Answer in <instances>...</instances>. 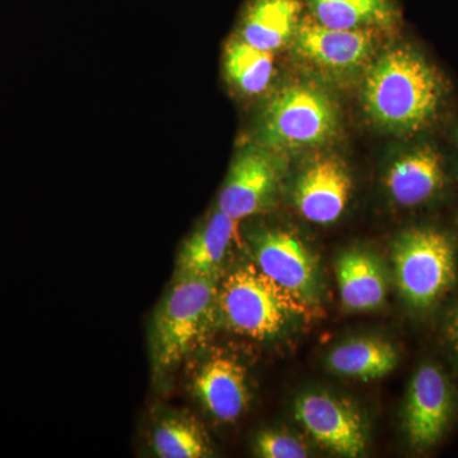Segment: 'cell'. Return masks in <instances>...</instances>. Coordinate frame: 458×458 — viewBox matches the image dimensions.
Listing matches in <instances>:
<instances>
[{
    "label": "cell",
    "mask_w": 458,
    "mask_h": 458,
    "mask_svg": "<svg viewBox=\"0 0 458 458\" xmlns=\"http://www.w3.org/2000/svg\"><path fill=\"white\" fill-rule=\"evenodd\" d=\"M351 191L352 181L345 167L337 159L324 158L303 172L295 201L304 218L327 225L342 216Z\"/></svg>",
    "instance_id": "7c38bea8"
},
{
    "label": "cell",
    "mask_w": 458,
    "mask_h": 458,
    "mask_svg": "<svg viewBox=\"0 0 458 458\" xmlns=\"http://www.w3.org/2000/svg\"><path fill=\"white\" fill-rule=\"evenodd\" d=\"M237 223L221 210L214 213L181 246L174 278L216 279L229 246L236 236Z\"/></svg>",
    "instance_id": "4fadbf2b"
},
{
    "label": "cell",
    "mask_w": 458,
    "mask_h": 458,
    "mask_svg": "<svg viewBox=\"0 0 458 458\" xmlns=\"http://www.w3.org/2000/svg\"><path fill=\"white\" fill-rule=\"evenodd\" d=\"M303 310L302 300L267 278L254 265L232 271L216 292V311L221 312L225 325L254 339L278 335Z\"/></svg>",
    "instance_id": "3957f363"
},
{
    "label": "cell",
    "mask_w": 458,
    "mask_h": 458,
    "mask_svg": "<svg viewBox=\"0 0 458 458\" xmlns=\"http://www.w3.org/2000/svg\"><path fill=\"white\" fill-rule=\"evenodd\" d=\"M152 445L161 458H201L210 454L203 429L194 419L182 415L162 419L153 430Z\"/></svg>",
    "instance_id": "ffe728a7"
},
{
    "label": "cell",
    "mask_w": 458,
    "mask_h": 458,
    "mask_svg": "<svg viewBox=\"0 0 458 458\" xmlns=\"http://www.w3.org/2000/svg\"><path fill=\"white\" fill-rule=\"evenodd\" d=\"M451 417V393L441 370L424 366L410 387L405 427L410 442L428 448L441 439Z\"/></svg>",
    "instance_id": "52a82bcc"
},
{
    "label": "cell",
    "mask_w": 458,
    "mask_h": 458,
    "mask_svg": "<svg viewBox=\"0 0 458 458\" xmlns=\"http://www.w3.org/2000/svg\"><path fill=\"white\" fill-rule=\"evenodd\" d=\"M397 364V352L390 343L375 337H361L337 346L328 357V366L337 373L352 378H381Z\"/></svg>",
    "instance_id": "ac0fdd59"
},
{
    "label": "cell",
    "mask_w": 458,
    "mask_h": 458,
    "mask_svg": "<svg viewBox=\"0 0 458 458\" xmlns=\"http://www.w3.org/2000/svg\"><path fill=\"white\" fill-rule=\"evenodd\" d=\"M442 98L436 71L415 51L399 47L372 66L364 83L367 111L376 123L414 131L433 119Z\"/></svg>",
    "instance_id": "6da1fadb"
},
{
    "label": "cell",
    "mask_w": 458,
    "mask_h": 458,
    "mask_svg": "<svg viewBox=\"0 0 458 458\" xmlns=\"http://www.w3.org/2000/svg\"><path fill=\"white\" fill-rule=\"evenodd\" d=\"M276 181V167L269 157L259 150H246L229 170L218 210L237 222L258 213L273 192Z\"/></svg>",
    "instance_id": "30bf717a"
},
{
    "label": "cell",
    "mask_w": 458,
    "mask_h": 458,
    "mask_svg": "<svg viewBox=\"0 0 458 458\" xmlns=\"http://www.w3.org/2000/svg\"><path fill=\"white\" fill-rule=\"evenodd\" d=\"M192 385L204 408L219 421L237 420L249 405L246 369L228 355L210 357L198 369Z\"/></svg>",
    "instance_id": "8fae6325"
},
{
    "label": "cell",
    "mask_w": 458,
    "mask_h": 458,
    "mask_svg": "<svg viewBox=\"0 0 458 458\" xmlns=\"http://www.w3.org/2000/svg\"><path fill=\"white\" fill-rule=\"evenodd\" d=\"M321 25L337 30L387 29L399 12L393 0H307Z\"/></svg>",
    "instance_id": "e0dca14e"
},
{
    "label": "cell",
    "mask_w": 458,
    "mask_h": 458,
    "mask_svg": "<svg viewBox=\"0 0 458 458\" xmlns=\"http://www.w3.org/2000/svg\"><path fill=\"white\" fill-rule=\"evenodd\" d=\"M300 0H251L241 23V40L258 49H279L297 31Z\"/></svg>",
    "instance_id": "5bb4252c"
},
{
    "label": "cell",
    "mask_w": 458,
    "mask_h": 458,
    "mask_svg": "<svg viewBox=\"0 0 458 458\" xmlns=\"http://www.w3.org/2000/svg\"><path fill=\"white\" fill-rule=\"evenodd\" d=\"M294 411L310 436L327 450L352 458L366 451L363 419L348 401L327 394H307L295 401Z\"/></svg>",
    "instance_id": "8992f818"
},
{
    "label": "cell",
    "mask_w": 458,
    "mask_h": 458,
    "mask_svg": "<svg viewBox=\"0 0 458 458\" xmlns=\"http://www.w3.org/2000/svg\"><path fill=\"white\" fill-rule=\"evenodd\" d=\"M343 303L352 311H369L384 302L386 282L381 265L363 251L344 254L336 265Z\"/></svg>",
    "instance_id": "2e32d148"
},
{
    "label": "cell",
    "mask_w": 458,
    "mask_h": 458,
    "mask_svg": "<svg viewBox=\"0 0 458 458\" xmlns=\"http://www.w3.org/2000/svg\"><path fill=\"white\" fill-rule=\"evenodd\" d=\"M441 157L426 147L401 157L387 176L391 197L403 207H417L433 197L443 182Z\"/></svg>",
    "instance_id": "9a60e30c"
},
{
    "label": "cell",
    "mask_w": 458,
    "mask_h": 458,
    "mask_svg": "<svg viewBox=\"0 0 458 458\" xmlns=\"http://www.w3.org/2000/svg\"><path fill=\"white\" fill-rule=\"evenodd\" d=\"M448 336H450L452 346H454V352H456L458 355V307L450 319Z\"/></svg>",
    "instance_id": "7402d4cb"
},
{
    "label": "cell",
    "mask_w": 458,
    "mask_h": 458,
    "mask_svg": "<svg viewBox=\"0 0 458 458\" xmlns=\"http://www.w3.org/2000/svg\"><path fill=\"white\" fill-rule=\"evenodd\" d=\"M256 454L264 458H304L309 451L302 442L279 432H264L256 439Z\"/></svg>",
    "instance_id": "44dd1931"
},
{
    "label": "cell",
    "mask_w": 458,
    "mask_h": 458,
    "mask_svg": "<svg viewBox=\"0 0 458 458\" xmlns=\"http://www.w3.org/2000/svg\"><path fill=\"white\" fill-rule=\"evenodd\" d=\"M255 258L261 273L300 300L315 292V260L297 237L285 232L265 233L256 243Z\"/></svg>",
    "instance_id": "9c48e42d"
},
{
    "label": "cell",
    "mask_w": 458,
    "mask_h": 458,
    "mask_svg": "<svg viewBox=\"0 0 458 458\" xmlns=\"http://www.w3.org/2000/svg\"><path fill=\"white\" fill-rule=\"evenodd\" d=\"M216 279L174 278L150 325V358L156 373H167L200 342L216 310Z\"/></svg>",
    "instance_id": "7a4b0ae2"
},
{
    "label": "cell",
    "mask_w": 458,
    "mask_h": 458,
    "mask_svg": "<svg viewBox=\"0 0 458 458\" xmlns=\"http://www.w3.org/2000/svg\"><path fill=\"white\" fill-rule=\"evenodd\" d=\"M370 30H337L306 20L295 31L298 53L327 71H349L360 65L372 50Z\"/></svg>",
    "instance_id": "ba28073f"
},
{
    "label": "cell",
    "mask_w": 458,
    "mask_h": 458,
    "mask_svg": "<svg viewBox=\"0 0 458 458\" xmlns=\"http://www.w3.org/2000/svg\"><path fill=\"white\" fill-rule=\"evenodd\" d=\"M394 264L401 293L417 307L436 302L456 276L450 240L432 229L403 234L394 245Z\"/></svg>",
    "instance_id": "277c9868"
},
{
    "label": "cell",
    "mask_w": 458,
    "mask_h": 458,
    "mask_svg": "<svg viewBox=\"0 0 458 458\" xmlns=\"http://www.w3.org/2000/svg\"><path fill=\"white\" fill-rule=\"evenodd\" d=\"M336 125L335 106L327 96L312 87L291 86L267 105L262 138L283 149L318 146L333 137Z\"/></svg>",
    "instance_id": "5b68a950"
},
{
    "label": "cell",
    "mask_w": 458,
    "mask_h": 458,
    "mask_svg": "<svg viewBox=\"0 0 458 458\" xmlns=\"http://www.w3.org/2000/svg\"><path fill=\"white\" fill-rule=\"evenodd\" d=\"M225 71L241 92L259 95L269 87L274 71L273 55L236 38L225 47Z\"/></svg>",
    "instance_id": "d6986e66"
}]
</instances>
